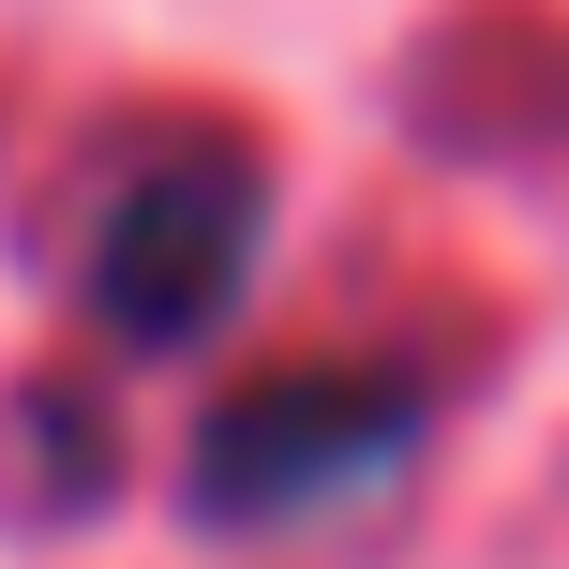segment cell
Returning a JSON list of instances; mask_svg holds the SVG:
<instances>
[{
    "label": "cell",
    "mask_w": 569,
    "mask_h": 569,
    "mask_svg": "<svg viewBox=\"0 0 569 569\" xmlns=\"http://www.w3.org/2000/svg\"><path fill=\"white\" fill-rule=\"evenodd\" d=\"M270 256V180L240 166V150H166V166H136L106 196V226H90V315H106L136 360H166V345H210L240 315V284Z\"/></svg>",
    "instance_id": "1"
},
{
    "label": "cell",
    "mask_w": 569,
    "mask_h": 569,
    "mask_svg": "<svg viewBox=\"0 0 569 569\" xmlns=\"http://www.w3.org/2000/svg\"><path fill=\"white\" fill-rule=\"evenodd\" d=\"M405 450H420V390L405 375H375V360L360 375H256L196 435V510L210 525H300V510L375 495Z\"/></svg>",
    "instance_id": "2"
}]
</instances>
